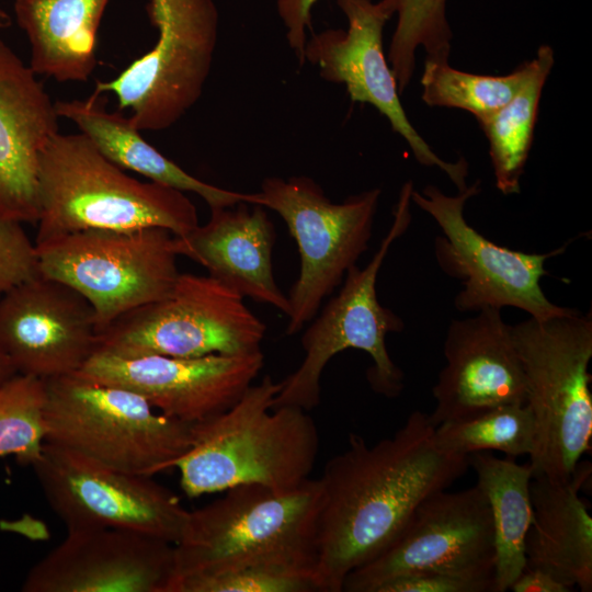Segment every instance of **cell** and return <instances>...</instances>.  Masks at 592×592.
<instances>
[{
  "label": "cell",
  "instance_id": "obj_2",
  "mask_svg": "<svg viewBox=\"0 0 592 592\" xmlns=\"http://www.w3.org/2000/svg\"><path fill=\"white\" fill-rule=\"evenodd\" d=\"M281 382L265 375L226 411L192 425L190 449L173 465L189 498L261 485L288 491L309 479L319 435L308 411L273 408Z\"/></svg>",
  "mask_w": 592,
  "mask_h": 592
},
{
  "label": "cell",
  "instance_id": "obj_10",
  "mask_svg": "<svg viewBox=\"0 0 592 592\" xmlns=\"http://www.w3.org/2000/svg\"><path fill=\"white\" fill-rule=\"evenodd\" d=\"M266 327L243 297L209 275L180 273L172 291L116 319L95 352L198 357L261 351Z\"/></svg>",
  "mask_w": 592,
  "mask_h": 592
},
{
  "label": "cell",
  "instance_id": "obj_1",
  "mask_svg": "<svg viewBox=\"0 0 592 592\" xmlns=\"http://www.w3.org/2000/svg\"><path fill=\"white\" fill-rule=\"evenodd\" d=\"M429 414L413 411L375 444L350 433L319 479L316 578L320 591L341 592L346 576L379 555L429 496L464 476L468 456L440 448Z\"/></svg>",
  "mask_w": 592,
  "mask_h": 592
},
{
  "label": "cell",
  "instance_id": "obj_12",
  "mask_svg": "<svg viewBox=\"0 0 592 592\" xmlns=\"http://www.w3.org/2000/svg\"><path fill=\"white\" fill-rule=\"evenodd\" d=\"M479 181L446 195L434 185L412 191L411 202L433 217L442 230L434 241L440 267L462 282L454 298L459 311L514 307L530 317L545 320L572 308L551 303L540 287L548 274L545 263L561 254L572 241L546 253H526L499 246L471 227L464 209L467 201L480 192Z\"/></svg>",
  "mask_w": 592,
  "mask_h": 592
},
{
  "label": "cell",
  "instance_id": "obj_25",
  "mask_svg": "<svg viewBox=\"0 0 592 592\" xmlns=\"http://www.w3.org/2000/svg\"><path fill=\"white\" fill-rule=\"evenodd\" d=\"M477 486L486 496L494 536V592L510 590L526 567L525 539L533 521L532 467L515 458H499L489 452L468 455Z\"/></svg>",
  "mask_w": 592,
  "mask_h": 592
},
{
  "label": "cell",
  "instance_id": "obj_35",
  "mask_svg": "<svg viewBox=\"0 0 592 592\" xmlns=\"http://www.w3.org/2000/svg\"><path fill=\"white\" fill-rule=\"evenodd\" d=\"M510 590L513 592H570L569 588L551 574L531 568L522 571Z\"/></svg>",
  "mask_w": 592,
  "mask_h": 592
},
{
  "label": "cell",
  "instance_id": "obj_31",
  "mask_svg": "<svg viewBox=\"0 0 592 592\" xmlns=\"http://www.w3.org/2000/svg\"><path fill=\"white\" fill-rule=\"evenodd\" d=\"M320 591L311 570L257 566L197 573L173 581L169 592H314Z\"/></svg>",
  "mask_w": 592,
  "mask_h": 592
},
{
  "label": "cell",
  "instance_id": "obj_14",
  "mask_svg": "<svg viewBox=\"0 0 592 592\" xmlns=\"http://www.w3.org/2000/svg\"><path fill=\"white\" fill-rule=\"evenodd\" d=\"M432 571L493 579L492 517L477 485L425 498L379 555L346 576L342 591L376 592L397 576Z\"/></svg>",
  "mask_w": 592,
  "mask_h": 592
},
{
  "label": "cell",
  "instance_id": "obj_26",
  "mask_svg": "<svg viewBox=\"0 0 592 592\" xmlns=\"http://www.w3.org/2000/svg\"><path fill=\"white\" fill-rule=\"evenodd\" d=\"M553 66V48L540 46L536 57L528 61L527 76L515 95L493 113L477 119L489 143L497 189L504 195L520 192L542 91Z\"/></svg>",
  "mask_w": 592,
  "mask_h": 592
},
{
  "label": "cell",
  "instance_id": "obj_5",
  "mask_svg": "<svg viewBox=\"0 0 592 592\" xmlns=\"http://www.w3.org/2000/svg\"><path fill=\"white\" fill-rule=\"evenodd\" d=\"M536 425L533 477L569 478L592 441V315L577 309L511 326Z\"/></svg>",
  "mask_w": 592,
  "mask_h": 592
},
{
  "label": "cell",
  "instance_id": "obj_7",
  "mask_svg": "<svg viewBox=\"0 0 592 592\" xmlns=\"http://www.w3.org/2000/svg\"><path fill=\"white\" fill-rule=\"evenodd\" d=\"M413 183L406 182L394 209V220L369 263L348 270L339 293L316 316L301 335L304 358L281 380L273 408L294 406L307 411L320 401V379L328 362L346 349L366 352L373 360L367 379L373 390L392 398L403 389V373L391 360L386 335L401 332L405 323L377 298L376 282L391 244L408 229Z\"/></svg>",
  "mask_w": 592,
  "mask_h": 592
},
{
  "label": "cell",
  "instance_id": "obj_18",
  "mask_svg": "<svg viewBox=\"0 0 592 592\" xmlns=\"http://www.w3.org/2000/svg\"><path fill=\"white\" fill-rule=\"evenodd\" d=\"M174 544L118 528L69 530L27 572L23 592H168Z\"/></svg>",
  "mask_w": 592,
  "mask_h": 592
},
{
  "label": "cell",
  "instance_id": "obj_17",
  "mask_svg": "<svg viewBox=\"0 0 592 592\" xmlns=\"http://www.w3.org/2000/svg\"><path fill=\"white\" fill-rule=\"evenodd\" d=\"M89 301L42 274L0 297V345L18 374L48 379L78 372L96 350Z\"/></svg>",
  "mask_w": 592,
  "mask_h": 592
},
{
  "label": "cell",
  "instance_id": "obj_24",
  "mask_svg": "<svg viewBox=\"0 0 592 592\" xmlns=\"http://www.w3.org/2000/svg\"><path fill=\"white\" fill-rule=\"evenodd\" d=\"M109 0H15L30 44V66L59 82L87 81L96 66V34Z\"/></svg>",
  "mask_w": 592,
  "mask_h": 592
},
{
  "label": "cell",
  "instance_id": "obj_20",
  "mask_svg": "<svg viewBox=\"0 0 592 592\" xmlns=\"http://www.w3.org/2000/svg\"><path fill=\"white\" fill-rule=\"evenodd\" d=\"M59 118L37 75L0 38L1 216L36 224L38 157Z\"/></svg>",
  "mask_w": 592,
  "mask_h": 592
},
{
  "label": "cell",
  "instance_id": "obj_33",
  "mask_svg": "<svg viewBox=\"0 0 592 592\" xmlns=\"http://www.w3.org/2000/svg\"><path fill=\"white\" fill-rule=\"evenodd\" d=\"M376 592H494V582L477 576L411 572L386 581Z\"/></svg>",
  "mask_w": 592,
  "mask_h": 592
},
{
  "label": "cell",
  "instance_id": "obj_3",
  "mask_svg": "<svg viewBox=\"0 0 592 592\" xmlns=\"http://www.w3.org/2000/svg\"><path fill=\"white\" fill-rule=\"evenodd\" d=\"M34 243L72 232L161 227L181 237L198 226L193 202L179 190L128 175L82 133H56L37 164Z\"/></svg>",
  "mask_w": 592,
  "mask_h": 592
},
{
  "label": "cell",
  "instance_id": "obj_9",
  "mask_svg": "<svg viewBox=\"0 0 592 592\" xmlns=\"http://www.w3.org/2000/svg\"><path fill=\"white\" fill-rule=\"evenodd\" d=\"M174 238L161 227L72 232L35 244L38 273L69 285L89 301L99 334L172 291L180 275Z\"/></svg>",
  "mask_w": 592,
  "mask_h": 592
},
{
  "label": "cell",
  "instance_id": "obj_27",
  "mask_svg": "<svg viewBox=\"0 0 592 592\" xmlns=\"http://www.w3.org/2000/svg\"><path fill=\"white\" fill-rule=\"evenodd\" d=\"M434 440L440 448L452 454L468 456L499 451L516 458L532 455L536 425L527 405H504L440 423L434 429Z\"/></svg>",
  "mask_w": 592,
  "mask_h": 592
},
{
  "label": "cell",
  "instance_id": "obj_6",
  "mask_svg": "<svg viewBox=\"0 0 592 592\" xmlns=\"http://www.w3.org/2000/svg\"><path fill=\"white\" fill-rule=\"evenodd\" d=\"M45 380L46 442L107 467L153 476L192 444V424L167 417L128 389L78 373Z\"/></svg>",
  "mask_w": 592,
  "mask_h": 592
},
{
  "label": "cell",
  "instance_id": "obj_19",
  "mask_svg": "<svg viewBox=\"0 0 592 592\" xmlns=\"http://www.w3.org/2000/svg\"><path fill=\"white\" fill-rule=\"evenodd\" d=\"M445 365L432 389L431 423L468 418L504 405H525L524 374L501 309L482 308L453 320L446 331Z\"/></svg>",
  "mask_w": 592,
  "mask_h": 592
},
{
  "label": "cell",
  "instance_id": "obj_29",
  "mask_svg": "<svg viewBox=\"0 0 592 592\" xmlns=\"http://www.w3.org/2000/svg\"><path fill=\"white\" fill-rule=\"evenodd\" d=\"M527 72L528 61L509 75L486 76L425 59L422 100L429 106L465 110L479 119L508 103L522 87Z\"/></svg>",
  "mask_w": 592,
  "mask_h": 592
},
{
  "label": "cell",
  "instance_id": "obj_36",
  "mask_svg": "<svg viewBox=\"0 0 592 592\" xmlns=\"http://www.w3.org/2000/svg\"><path fill=\"white\" fill-rule=\"evenodd\" d=\"M16 374L18 372L14 368L12 362L0 345V385H2Z\"/></svg>",
  "mask_w": 592,
  "mask_h": 592
},
{
  "label": "cell",
  "instance_id": "obj_21",
  "mask_svg": "<svg viewBox=\"0 0 592 592\" xmlns=\"http://www.w3.org/2000/svg\"><path fill=\"white\" fill-rule=\"evenodd\" d=\"M206 224L174 238L178 255L201 264L208 275L258 303L291 315L288 297L273 274L274 225L263 206L248 202L209 208Z\"/></svg>",
  "mask_w": 592,
  "mask_h": 592
},
{
  "label": "cell",
  "instance_id": "obj_22",
  "mask_svg": "<svg viewBox=\"0 0 592 592\" xmlns=\"http://www.w3.org/2000/svg\"><path fill=\"white\" fill-rule=\"evenodd\" d=\"M591 473V463L580 460L565 480H531L533 521L525 539V568L551 574L570 591L592 590V516L580 497Z\"/></svg>",
  "mask_w": 592,
  "mask_h": 592
},
{
  "label": "cell",
  "instance_id": "obj_23",
  "mask_svg": "<svg viewBox=\"0 0 592 592\" xmlns=\"http://www.w3.org/2000/svg\"><path fill=\"white\" fill-rule=\"evenodd\" d=\"M60 118L72 122L95 147L124 170L136 172L181 192L202 197L209 208L225 207L240 202L253 203V193L225 190L206 183L168 159L140 135L122 111H110L106 96L92 93L86 99L55 102Z\"/></svg>",
  "mask_w": 592,
  "mask_h": 592
},
{
  "label": "cell",
  "instance_id": "obj_30",
  "mask_svg": "<svg viewBox=\"0 0 592 592\" xmlns=\"http://www.w3.org/2000/svg\"><path fill=\"white\" fill-rule=\"evenodd\" d=\"M46 436L45 380L16 374L0 385V456L13 455L31 466Z\"/></svg>",
  "mask_w": 592,
  "mask_h": 592
},
{
  "label": "cell",
  "instance_id": "obj_34",
  "mask_svg": "<svg viewBox=\"0 0 592 592\" xmlns=\"http://www.w3.org/2000/svg\"><path fill=\"white\" fill-rule=\"evenodd\" d=\"M318 0H275L277 14L285 27L287 43L301 66L311 10Z\"/></svg>",
  "mask_w": 592,
  "mask_h": 592
},
{
  "label": "cell",
  "instance_id": "obj_11",
  "mask_svg": "<svg viewBox=\"0 0 592 592\" xmlns=\"http://www.w3.org/2000/svg\"><path fill=\"white\" fill-rule=\"evenodd\" d=\"M147 12L158 32L153 47L93 91L115 95L140 132L171 127L200 100L219 29L214 0H149Z\"/></svg>",
  "mask_w": 592,
  "mask_h": 592
},
{
  "label": "cell",
  "instance_id": "obj_37",
  "mask_svg": "<svg viewBox=\"0 0 592 592\" xmlns=\"http://www.w3.org/2000/svg\"><path fill=\"white\" fill-rule=\"evenodd\" d=\"M11 25L10 15L0 9V29H5Z\"/></svg>",
  "mask_w": 592,
  "mask_h": 592
},
{
  "label": "cell",
  "instance_id": "obj_8",
  "mask_svg": "<svg viewBox=\"0 0 592 592\" xmlns=\"http://www.w3.org/2000/svg\"><path fill=\"white\" fill-rule=\"evenodd\" d=\"M380 196L372 189L331 202L312 179L270 177L253 193V204L276 212L295 239L300 271L288 300L286 334L298 333L318 314L323 299L368 249Z\"/></svg>",
  "mask_w": 592,
  "mask_h": 592
},
{
  "label": "cell",
  "instance_id": "obj_13",
  "mask_svg": "<svg viewBox=\"0 0 592 592\" xmlns=\"http://www.w3.org/2000/svg\"><path fill=\"white\" fill-rule=\"evenodd\" d=\"M43 493L69 530L118 528L175 544L189 510L167 487L46 442L31 465Z\"/></svg>",
  "mask_w": 592,
  "mask_h": 592
},
{
  "label": "cell",
  "instance_id": "obj_16",
  "mask_svg": "<svg viewBox=\"0 0 592 592\" xmlns=\"http://www.w3.org/2000/svg\"><path fill=\"white\" fill-rule=\"evenodd\" d=\"M263 365L262 351L198 357L94 352L76 373L136 392L162 414L193 425L236 403Z\"/></svg>",
  "mask_w": 592,
  "mask_h": 592
},
{
  "label": "cell",
  "instance_id": "obj_4",
  "mask_svg": "<svg viewBox=\"0 0 592 592\" xmlns=\"http://www.w3.org/2000/svg\"><path fill=\"white\" fill-rule=\"evenodd\" d=\"M320 503L319 479L309 478L288 491L261 485L227 489L217 500L189 511L174 544L171 583L197 573L257 566L316 573Z\"/></svg>",
  "mask_w": 592,
  "mask_h": 592
},
{
  "label": "cell",
  "instance_id": "obj_32",
  "mask_svg": "<svg viewBox=\"0 0 592 592\" xmlns=\"http://www.w3.org/2000/svg\"><path fill=\"white\" fill-rule=\"evenodd\" d=\"M38 274L35 243L22 223L0 215V297Z\"/></svg>",
  "mask_w": 592,
  "mask_h": 592
},
{
  "label": "cell",
  "instance_id": "obj_28",
  "mask_svg": "<svg viewBox=\"0 0 592 592\" xmlns=\"http://www.w3.org/2000/svg\"><path fill=\"white\" fill-rule=\"evenodd\" d=\"M397 23L388 49V61L403 92L415 68V52L423 47L426 59L448 62L452 31L446 0H380Z\"/></svg>",
  "mask_w": 592,
  "mask_h": 592
},
{
  "label": "cell",
  "instance_id": "obj_15",
  "mask_svg": "<svg viewBox=\"0 0 592 592\" xmlns=\"http://www.w3.org/2000/svg\"><path fill=\"white\" fill-rule=\"evenodd\" d=\"M337 3L348 27L314 34L305 45V61L316 66L323 80L343 84L351 101L368 103L386 116L419 163L440 168L458 191L466 189L467 161L441 159L415 130L401 105L397 81L383 48V32L392 16L390 12L380 0H337Z\"/></svg>",
  "mask_w": 592,
  "mask_h": 592
}]
</instances>
